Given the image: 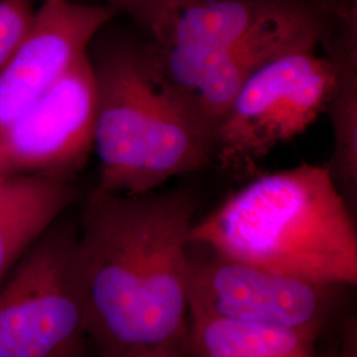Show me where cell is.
Segmentation results:
<instances>
[{
	"label": "cell",
	"mask_w": 357,
	"mask_h": 357,
	"mask_svg": "<svg viewBox=\"0 0 357 357\" xmlns=\"http://www.w3.org/2000/svg\"><path fill=\"white\" fill-rule=\"evenodd\" d=\"M317 339L306 332L190 318L188 356L314 357Z\"/></svg>",
	"instance_id": "cell-12"
},
{
	"label": "cell",
	"mask_w": 357,
	"mask_h": 357,
	"mask_svg": "<svg viewBox=\"0 0 357 357\" xmlns=\"http://www.w3.org/2000/svg\"><path fill=\"white\" fill-rule=\"evenodd\" d=\"M79 3H89V4H100L112 8L118 16L126 15L132 10L135 6H138L143 0H75Z\"/></svg>",
	"instance_id": "cell-15"
},
{
	"label": "cell",
	"mask_w": 357,
	"mask_h": 357,
	"mask_svg": "<svg viewBox=\"0 0 357 357\" xmlns=\"http://www.w3.org/2000/svg\"><path fill=\"white\" fill-rule=\"evenodd\" d=\"M336 290L212 252L205 257L191 253L190 318L231 320L318 337L330 317Z\"/></svg>",
	"instance_id": "cell-7"
},
{
	"label": "cell",
	"mask_w": 357,
	"mask_h": 357,
	"mask_svg": "<svg viewBox=\"0 0 357 357\" xmlns=\"http://www.w3.org/2000/svg\"><path fill=\"white\" fill-rule=\"evenodd\" d=\"M35 11L33 0H0V69L26 35Z\"/></svg>",
	"instance_id": "cell-13"
},
{
	"label": "cell",
	"mask_w": 357,
	"mask_h": 357,
	"mask_svg": "<svg viewBox=\"0 0 357 357\" xmlns=\"http://www.w3.org/2000/svg\"><path fill=\"white\" fill-rule=\"evenodd\" d=\"M169 357H190V356H187V355H175V356H169Z\"/></svg>",
	"instance_id": "cell-16"
},
{
	"label": "cell",
	"mask_w": 357,
	"mask_h": 357,
	"mask_svg": "<svg viewBox=\"0 0 357 357\" xmlns=\"http://www.w3.org/2000/svg\"><path fill=\"white\" fill-rule=\"evenodd\" d=\"M314 357H357V323L355 318L348 320L344 324L343 336L339 344L328 349L320 356Z\"/></svg>",
	"instance_id": "cell-14"
},
{
	"label": "cell",
	"mask_w": 357,
	"mask_h": 357,
	"mask_svg": "<svg viewBox=\"0 0 357 357\" xmlns=\"http://www.w3.org/2000/svg\"><path fill=\"white\" fill-rule=\"evenodd\" d=\"M190 240L283 275L335 289L357 283L355 218L324 166L255 178L195 221Z\"/></svg>",
	"instance_id": "cell-4"
},
{
	"label": "cell",
	"mask_w": 357,
	"mask_h": 357,
	"mask_svg": "<svg viewBox=\"0 0 357 357\" xmlns=\"http://www.w3.org/2000/svg\"><path fill=\"white\" fill-rule=\"evenodd\" d=\"M356 0H143L125 16L187 103L229 96L283 52L318 50Z\"/></svg>",
	"instance_id": "cell-2"
},
{
	"label": "cell",
	"mask_w": 357,
	"mask_h": 357,
	"mask_svg": "<svg viewBox=\"0 0 357 357\" xmlns=\"http://www.w3.org/2000/svg\"><path fill=\"white\" fill-rule=\"evenodd\" d=\"M113 20L88 51L96 86L97 190L146 195L213 165L215 137L162 75L139 32L115 29Z\"/></svg>",
	"instance_id": "cell-3"
},
{
	"label": "cell",
	"mask_w": 357,
	"mask_h": 357,
	"mask_svg": "<svg viewBox=\"0 0 357 357\" xmlns=\"http://www.w3.org/2000/svg\"><path fill=\"white\" fill-rule=\"evenodd\" d=\"M96 86L89 54L0 130V175L72 176L93 153Z\"/></svg>",
	"instance_id": "cell-8"
},
{
	"label": "cell",
	"mask_w": 357,
	"mask_h": 357,
	"mask_svg": "<svg viewBox=\"0 0 357 357\" xmlns=\"http://www.w3.org/2000/svg\"><path fill=\"white\" fill-rule=\"evenodd\" d=\"M76 196L72 176L0 175V284Z\"/></svg>",
	"instance_id": "cell-10"
},
{
	"label": "cell",
	"mask_w": 357,
	"mask_h": 357,
	"mask_svg": "<svg viewBox=\"0 0 357 357\" xmlns=\"http://www.w3.org/2000/svg\"><path fill=\"white\" fill-rule=\"evenodd\" d=\"M333 68L318 50L283 52L259 66L220 119L213 165L233 175L255 171L281 143L303 134L324 113Z\"/></svg>",
	"instance_id": "cell-6"
},
{
	"label": "cell",
	"mask_w": 357,
	"mask_h": 357,
	"mask_svg": "<svg viewBox=\"0 0 357 357\" xmlns=\"http://www.w3.org/2000/svg\"><path fill=\"white\" fill-rule=\"evenodd\" d=\"M78 229L56 221L0 284V357H82Z\"/></svg>",
	"instance_id": "cell-5"
},
{
	"label": "cell",
	"mask_w": 357,
	"mask_h": 357,
	"mask_svg": "<svg viewBox=\"0 0 357 357\" xmlns=\"http://www.w3.org/2000/svg\"><path fill=\"white\" fill-rule=\"evenodd\" d=\"M118 15L106 6L44 0L0 69V130L45 96Z\"/></svg>",
	"instance_id": "cell-9"
},
{
	"label": "cell",
	"mask_w": 357,
	"mask_h": 357,
	"mask_svg": "<svg viewBox=\"0 0 357 357\" xmlns=\"http://www.w3.org/2000/svg\"><path fill=\"white\" fill-rule=\"evenodd\" d=\"M197 202L191 192L96 188L76 259L85 327L98 357L188 356V270Z\"/></svg>",
	"instance_id": "cell-1"
},
{
	"label": "cell",
	"mask_w": 357,
	"mask_h": 357,
	"mask_svg": "<svg viewBox=\"0 0 357 357\" xmlns=\"http://www.w3.org/2000/svg\"><path fill=\"white\" fill-rule=\"evenodd\" d=\"M356 20V15L345 19L320 47L333 68L324 107L331 123L332 151L324 167L349 205L357 196Z\"/></svg>",
	"instance_id": "cell-11"
}]
</instances>
